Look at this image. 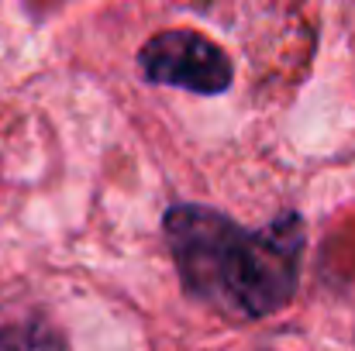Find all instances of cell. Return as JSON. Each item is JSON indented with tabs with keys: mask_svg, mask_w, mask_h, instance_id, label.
Returning a JSON list of instances; mask_svg holds the SVG:
<instances>
[{
	"mask_svg": "<svg viewBox=\"0 0 355 351\" xmlns=\"http://www.w3.org/2000/svg\"><path fill=\"white\" fill-rule=\"evenodd\" d=\"M138 69L155 87H173L200 97H218L232 87V55L193 28H169L152 35L138 52Z\"/></svg>",
	"mask_w": 355,
	"mask_h": 351,
	"instance_id": "cell-2",
	"label": "cell"
},
{
	"mask_svg": "<svg viewBox=\"0 0 355 351\" xmlns=\"http://www.w3.org/2000/svg\"><path fill=\"white\" fill-rule=\"evenodd\" d=\"M0 351H62V338L42 310L0 307Z\"/></svg>",
	"mask_w": 355,
	"mask_h": 351,
	"instance_id": "cell-3",
	"label": "cell"
},
{
	"mask_svg": "<svg viewBox=\"0 0 355 351\" xmlns=\"http://www.w3.org/2000/svg\"><path fill=\"white\" fill-rule=\"evenodd\" d=\"M162 234L187 296L228 321H262L297 293L307 241L297 214L248 231L214 207L173 204Z\"/></svg>",
	"mask_w": 355,
	"mask_h": 351,
	"instance_id": "cell-1",
	"label": "cell"
}]
</instances>
